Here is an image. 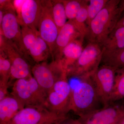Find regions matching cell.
Wrapping results in <instances>:
<instances>
[{"mask_svg":"<svg viewBox=\"0 0 124 124\" xmlns=\"http://www.w3.org/2000/svg\"><path fill=\"white\" fill-rule=\"evenodd\" d=\"M124 11V0H108L107 4L91 21L86 36L89 42L101 46L115 28Z\"/></svg>","mask_w":124,"mask_h":124,"instance_id":"6da1fadb","label":"cell"},{"mask_svg":"<svg viewBox=\"0 0 124 124\" xmlns=\"http://www.w3.org/2000/svg\"><path fill=\"white\" fill-rule=\"evenodd\" d=\"M103 107L92 77L80 80L72 90L71 111L79 117L90 114Z\"/></svg>","mask_w":124,"mask_h":124,"instance_id":"7a4b0ae2","label":"cell"},{"mask_svg":"<svg viewBox=\"0 0 124 124\" xmlns=\"http://www.w3.org/2000/svg\"><path fill=\"white\" fill-rule=\"evenodd\" d=\"M102 56L101 46L89 42L79 59L67 71L68 77L75 78L80 80L91 77L100 67Z\"/></svg>","mask_w":124,"mask_h":124,"instance_id":"3957f363","label":"cell"},{"mask_svg":"<svg viewBox=\"0 0 124 124\" xmlns=\"http://www.w3.org/2000/svg\"><path fill=\"white\" fill-rule=\"evenodd\" d=\"M10 94L17 99L25 107H45L47 93L32 75L27 78L16 80L13 84Z\"/></svg>","mask_w":124,"mask_h":124,"instance_id":"277c9868","label":"cell"},{"mask_svg":"<svg viewBox=\"0 0 124 124\" xmlns=\"http://www.w3.org/2000/svg\"><path fill=\"white\" fill-rule=\"evenodd\" d=\"M68 118L44 106H28L5 124H60Z\"/></svg>","mask_w":124,"mask_h":124,"instance_id":"5b68a950","label":"cell"},{"mask_svg":"<svg viewBox=\"0 0 124 124\" xmlns=\"http://www.w3.org/2000/svg\"><path fill=\"white\" fill-rule=\"evenodd\" d=\"M65 75L54 84L47 93L45 107L54 112L68 116L70 110L72 90Z\"/></svg>","mask_w":124,"mask_h":124,"instance_id":"8992f818","label":"cell"},{"mask_svg":"<svg viewBox=\"0 0 124 124\" xmlns=\"http://www.w3.org/2000/svg\"><path fill=\"white\" fill-rule=\"evenodd\" d=\"M31 70L33 77L46 93L57 81L67 75L66 70L54 60L50 63L45 62L37 63Z\"/></svg>","mask_w":124,"mask_h":124,"instance_id":"52a82bcc","label":"cell"},{"mask_svg":"<svg viewBox=\"0 0 124 124\" xmlns=\"http://www.w3.org/2000/svg\"><path fill=\"white\" fill-rule=\"evenodd\" d=\"M41 4L37 30L41 38L48 46L52 57L58 34V29L53 17L51 1L41 0Z\"/></svg>","mask_w":124,"mask_h":124,"instance_id":"ba28073f","label":"cell"},{"mask_svg":"<svg viewBox=\"0 0 124 124\" xmlns=\"http://www.w3.org/2000/svg\"><path fill=\"white\" fill-rule=\"evenodd\" d=\"M0 51L4 53L10 61V78L17 80L32 75L30 66L22 56L21 53L2 35L0 36Z\"/></svg>","mask_w":124,"mask_h":124,"instance_id":"9c48e42d","label":"cell"},{"mask_svg":"<svg viewBox=\"0 0 124 124\" xmlns=\"http://www.w3.org/2000/svg\"><path fill=\"white\" fill-rule=\"evenodd\" d=\"M113 102L78 120L81 124H116L124 117V103Z\"/></svg>","mask_w":124,"mask_h":124,"instance_id":"30bf717a","label":"cell"},{"mask_svg":"<svg viewBox=\"0 0 124 124\" xmlns=\"http://www.w3.org/2000/svg\"><path fill=\"white\" fill-rule=\"evenodd\" d=\"M117 70L102 64L92 76L103 107L110 104Z\"/></svg>","mask_w":124,"mask_h":124,"instance_id":"8fae6325","label":"cell"},{"mask_svg":"<svg viewBox=\"0 0 124 124\" xmlns=\"http://www.w3.org/2000/svg\"><path fill=\"white\" fill-rule=\"evenodd\" d=\"M0 33L5 39L19 50L21 53H24L22 29L15 11L5 13L4 19L0 25Z\"/></svg>","mask_w":124,"mask_h":124,"instance_id":"7c38bea8","label":"cell"},{"mask_svg":"<svg viewBox=\"0 0 124 124\" xmlns=\"http://www.w3.org/2000/svg\"><path fill=\"white\" fill-rule=\"evenodd\" d=\"M80 38H84L77 31L72 21L68 20L59 31L52 56L53 60H59L64 48L69 43Z\"/></svg>","mask_w":124,"mask_h":124,"instance_id":"4fadbf2b","label":"cell"},{"mask_svg":"<svg viewBox=\"0 0 124 124\" xmlns=\"http://www.w3.org/2000/svg\"><path fill=\"white\" fill-rule=\"evenodd\" d=\"M84 39L80 38L73 41L63 50L61 58L57 61L67 71L81 55L84 49L83 46Z\"/></svg>","mask_w":124,"mask_h":124,"instance_id":"5bb4252c","label":"cell"},{"mask_svg":"<svg viewBox=\"0 0 124 124\" xmlns=\"http://www.w3.org/2000/svg\"><path fill=\"white\" fill-rule=\"evenodd\" d=\"M102 58L117 53L124 48V27L115 28L101 46Z\"/></svg>","mask_w":124,"mask_h":124,"instance_id":"9a60e30c","label":"cell"},{"mask_svg":"<svg viewBox=\"0 0 124 124\" xmlns=\"http://www.w3.org/2000/svg\"><path fill=\"white\" fill-rule=\"evenodd\" d=\"M41 8V0H25L21 14L22 22V26L25 25L37 29Z\"/></svg>","mask_w":124,"mask_h":124,"instance_id":"2e32d148","label":"cell"},{"mask_svg":"<svg viewBox=\"0 0 124 124\" xmlns=\"http://www.w3.org/2000/svg\"><path fill=\"white\" fill-rule=\"evenodd\" d=\"M24 107L19 100L11 94L0 100V124L8 122Z\"/></svg>","mask_w":124,"mask_h":124,"instance_id":"e0dca14e","label":"cell"},{"mask_svg":"<svg viewBox=\"0 0 124 124\" xmlns=\"http://www.w3.org/2000/svg\"><path fill=\"white\" fill-rule=\"evenodd\" d=\"M28 53L37 63L46 62L51 53L48 46L39 36Z\"/></svg>","mask_w":124,"mask_h":124,"instance_id":"ac0fdd59","label":"cell"},{"mask_svg":"<svg viewBox=\"0 0 124 124\" xmlns=\"http://www.w3.org/2000/svg\"><path fill=\"white\" fill-rule=\"evenodd\" d=\"M88 2L89 0H86L80 9L75 18L71 21L77 31L84 38L86 37L88 32L87 20L88 17L87 8Z\"/></svg>","mask_w":124,"mask_h":124,"instance_id":"d6986e66","label":"cell"},{"mask_svg":"<svg viewBox=\"0 0 124 124\" xmlns=\"http://www.w3.org/2000/svg\"><path fill=\"white\" fill-rule=\"evenodd\" d=\"M52 13L59 31L68 21L63 0H53Z\"/></svg>","mask_w":124,"mask_h":124,"instance_id":"ffe728a7","label":"cell"},{"mask_svg":"<svg viewBox=\"0 0 124 124\" xmlns=\"http://www.w3.org/2000/svg\"><path fill=\"white\" fill-rule=\"evenodd\" d=\"M124 98V67L117 70L110 103Z\"/></svg>","mask_w":124,"mask_h":124,"instance_id":"44dd1931","label":"cell"},{"mask_svg":"<svg viewBox=\"0 0 124 124\" xmlns=\"http://www.w3.org/2000/svg\"><path fill=\"white\" fill-rule=\"evenodd\" d=\"M21 26L23 47L25 51L28 52L39 35L37 29H33L25 25Z\"/></svg>","mask_w":124,"mask_h":124,"instance_id":"7402d4cb","label":"cell"},{"mask_svg":"<svg viewBox=\"0 0 124 124\" xmlns=\"http://www.w3.org/2000/svg\"><path fill=\"white\" fill-rule=\"evenodd\" d=\"M67 18L68 20H73L86 1L85 0H63Z\"/></svg>","mask_w":124,"mask_h":124,"instance_id":"603a6c76","label":"cell"},{"mask_svg":"<svg viewBox=\"0 0 124 124\" xmlns=\"http://www.w3.org/2000/svg\"><path fill=\"white\" fill-rule=\"evenodd\" d=\"M108 0H89L88 4L87 24L88 27L92 20L104 8Z\"/></svg>","mask_w":124,"mask_h":124,"instance_id":"cb8c5ba5","label":"cell"},{"mask_svg":"<svg viewBox=\"0 0 124 124\" xmlns=\"http://www.w3.org/2000/svg\"><path fill=\"white\" fill-rule=\"evenodd\" d=\"M101 63L117 70L124 67V48L112 55L102 58Z\"/></svg>","mask_w":124,"mask_h":124,"instance_id":"d4e9b609","label":"cell"},{"mask_svg":"<svg viewBox=\"0 0 124 124\" xmlns=\"http://www.w3.org/2000/svg\"><path fill=\"white\" fill-rule=\"evenodd\" d=\"M0 83L9 84L11 63L4 53L0 51Z\"/></svg>","mask_w":124,"mask_h":124,"instance_id":"484cf974","label":"cell"},{"mask_svg":"<svg viewBox=\"0 0 124 124\" xmlns=\"http://www.w3.org/2000/svg\"><path fill=\"white\" fill-rule=\"evenodd\" d=\"M25 1V0H14L12 1L16 13L21 26L22 25V16H21L22 9Z\"/></svg>","mask_w":124,"mask_h":124,"instance_id":"4316f807","label":"cell"},{"mask_svg":"<svg viewBox=\"0 0 124 124\" xmlns=\"http://www.w3.org/2000/svg\"><path fill=\"white\" fill-rule=\"evenodd\" d=\"M0 10L6 13L7 11H15L12 1L8 0H0Z\"/></svg>","mask_w":124,"mask_h":124,"instance_id":"83f0119b","label":"cell"},{"mask_svg":"<svg viewBox=\"0 0 124 124\" xmlns=\"http://www.w3.org/2000/svg\"><path fill=\"white\" fill-rule=\"evenodd\" d=\"M9 84L0 83V100L9 95L8 88Z\"/></svg>","mask_w":124,"mask_h":124,"instance_id":"f1b7e54d","label":"cell"},{"mask_svg":"<svg viewBox=\"0 0 124 124\" xmlns=\"http://www.w3.org/2000/svg\"><path fill=\"white\" fill-rule=\"evenodd\" d=\"M60 124H81L79 120H74L69 118L65 120Z\"/></svg>","mask_w":124,"mask_h":124,"instance_id":"f546056e","label":"cell"},{"mask_svg":"<svg viewBox=\"0 0 124 124\" xmlns=\"http://www.w3.org/2000/svg\"><path fill=\"white\" fill-rule=\"evenodd\" d=\"M121 27H124V16L119 20L116 24L115 28Z\"/></svg>","mask_w":124,"mask_h":124,"instance_id":"4dcf8cb0","label":"cell"},{"mask_svg":"<svg viewBox=\"0 0 124 124\" xmlns=\"http://www.w3.org/2000/svg\"><path fill=\"white\" fill-rule=\"evenodd\" d=\"M5 13L1 10H0V25L1 24L4 19Z\"/></svg>","mask_w":124,"mask_h":124,"instance_id":"1f68e13d","label":"cell"},{"mask_svg":"<svg viewBox=\"0 0 124 124\" xmlns=\"http://www.w3.org/2000/svg\"><path fill=\"white\" fill-rule=\"evenodd\" d=\"M116 124H124V117Z\"/></svg>","mask_w":124,"mask_h":124,"instance_id":"d6a6232c","label":"cell"}]
</instances>
